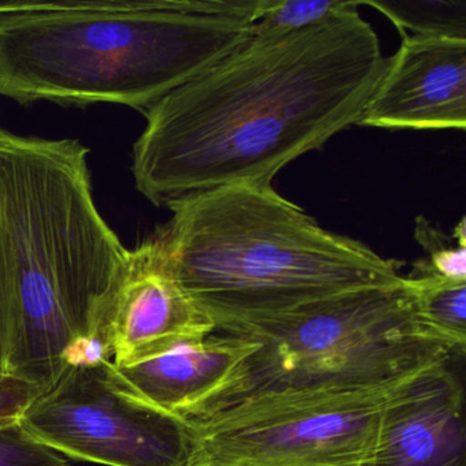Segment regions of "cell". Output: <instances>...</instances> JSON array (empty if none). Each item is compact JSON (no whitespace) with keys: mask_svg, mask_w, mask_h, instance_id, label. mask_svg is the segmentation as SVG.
<instances>
[{"mask_svg":"<svg viewBox=\"0 0 466 466\" xmlns=\"http://www.w3.org/2000/svg\"><path fill=\"white\" fill-rule=\"evenodd\" d=\"M88 148L0 127V302L9 372L56 386L107 359L103 332L129 249L92 196Z\"/></svg>","mask_w":466,"mask_h":466,"instance_id":"obj_2","label":"cell"},{"mask_svg":"<svg viewBox=\"0 0 466 466\" xmlns=\"http://www.w3.org/2000/svg\"><path fill=\"white\" fill-rule=\"evenodd\" d=\"M0 466H70L69 460L29 438L20 425L0 431Z\"/></svg>","mask_w":466,"mask_h":466,"instance_id":"obj_16","label":"cell"},{"mask_svg":"<svg viewBox=\"0 0 466 466\" xmlns=\"http://www.w3.org/2000/svg\"><path fill=\"white\" fill-rule=\"evenodd\" d=\"M359 7L302 31L250 35L152 106L133 148L138 192L167 207L231 185H272L359 125L389 59Z\"/></svg>","mask_w":466,"mask_h":466,"instance_id":"obj_1","label":"cell"},{"mask_svg":"<svg viewBox=\"0 0 466 466\" xmlns=\"http://www.w3.org/2000/svg\"><path fill=\"white\" fill-rule=\"evenodd\" d=\"M47 390L15 373L0 372V431L17 425Z\"/></svg>","mask_w":466,"mask_h":466,"instance_id":"obj_17","label":"cell"},{"mask_svg":"<svg viewBox=\"0 0 466 466\" xmlns=\"http://www.w3.org/2000/svg\"><path fill=\"white\" fill-rule=\"evenodd\" d=\"M359 127L465 130L466 39L406 35L370 95Z\"/></svg>","mask_w":466,"mask_h":466,"instance_id":"obj_9","label":"cell"},{"mask_svg":"<svg viewBox=\"0 0 466 466\" xmlns=\"http://www.w3.org/2000/svg\"><path fill=\"white\" fill-rule=\"evenodd\" d=\"M463 409L449 361L425 368L384 406L367 466H466Z\"/></svg>","mask_w":466,"mask_h":466,"instance_id":"obj_10","label":"cell"},{"mask_svg":"<svg viewBox=\"0 0 466 466\" xmlns=\"http://www.w3.org/2000/svg\"><path fill=\"white\" fill-rule=\"evenodd\" d=\"M231 335L255 340L258 350L217 408L267 390L383 383L452 356L422 329L405 277L312 302Z\"/></svg>","mask_w":466,"mask_h":466,"instance_id":"obj_5","label":"cell"},{"mask_svg":"<svg viewBox=\"0 0 466 466\" xmlns=\"http://www.w3.org/2000/svg\"><path fill=\"white\" fill-rule=\"evenodd\" d=\"M258 343L239 335H209L159 356L114 365L127 386L152 405L192 421L214 410Z\"/></svg>","mask_w":466,"mask_h":466,"instance_id":"obj_11","label":"cell"},{"mask_svg":"<svg viewBox=\"0 0 466 466\" xmlns=\"http://www.w3.org/2000/svg\"><path fill=\"white\" fill-rule=\"evenodd\" d=\"M215 332L217 327L174 277L157 234L129 250L103 332L106 356L114 365L151 359Z\"/></svg>","mask_w":466,"mask_h":466,"instance_id":"obj_8","label":"cell"},{"mask_svg":"<svg viewBox=\"0 0 466 466\" xmlns=\"http://www.w3.org/2000/svg\"><path fill=\"white\" fill-rule=\"evenodd\" d=\"M0 372H9V332L0 302ZM10 373V372H9Z\"/></svg>","mask_w":466,"mask_h":466,"instance_id":"obj_18","label":"cell"},{"mask_svg":"<svg viewBox=\"0 0 466 466\" xmlns=\"http://www.w3.org/2000/svg\"><path fill=\"white\" fill-rule=\"evenodd\" d=\"M354 0H271L260 20L253 24L255 36H274L302 31L357 6Z\"/></svg>","mask_w":466,"mask_h":466,"instance_id":"obj_15","label":"cell"},{"mask_svg":"<svg viewBox=\"0 0 466 466\" xmlns=\"http://www.w3.org/2000/svg\"><path fill=\"white\" fill-rule=\"evenodd\" d=\"M414 239L427 252V258L413 263L409 275H435L454 282H466V226L460 220L451 236L435 228L424 217L414 225Z\"/></svg>","mask_w":466,"mask_h":466,"instance_id":"obj_14","label":"cell"},{"mask_svg":"<svg viewBox=\"0 0 466 466\" xmlns=\"http://www.w3.org/2000/svg\"><path fill=\"white\" fill-rule=\"evenodd\" d=\"M249 0L0 4V95L146 114L241 47Z\"/></svg>","mask_w":466,"mask_h":466,"instance_id":"obj_3","label":"cell"},{"mask_svg":"<svg viewBox=\"0 0 466 466\" xmlns=\"http://www.w3.org/2000/svg\"><path fill=\"white\" fill-rule=\"evenodd\" d=\"M422 329L452 354L466 345V282L435 275H408Z\"/></svg>","mask_w":466,"mask_h":466,"instance_id":"obj_12","label":"cell"},{"mask_svg":"<svg viewBox=\"0 0 466 466\" xmlns=\"http://www.w3.org/2000/svg\"><path fill=\"white\" fill-rule=\"evenodd\" d=\"M463 2H360V6H370L386 15L400 35H430L466 39L465 7Z\"/></svg>","mask_w":466,"mask_h":466,"instance_id":"obj_13","label":"cell"},{"mask_svg":"<svg viewBox=\"0 0 466 466\" xmlns=\"http://www.w3.org/2000/svg\"><path fill=\"white\" fill-rule=\"evenodd\" d=\"M67 460L105 466H193V431L133 391L110 360L75 365L18 422Z\"/></svg>","mask_w":466,"mask_h":466,"instance_id":"obj_7","label":"cell"},{"mask_svg":"<svg viewBox=\"0 0 466 466\" xmlns=\"http://www.w3.org/2000/svg\"><path fill=\"white\" fill-rule=\"evenodd\" d=\"M167 207L173 217L157 236L174 277L225 334L403 278V261L326 230L272 185H231Z\"/></svg>","mask_w":466,"mask_h":466,"instance_id":"obj_4","label":"cell"},{"mask_svg":"<svg viewBox=\"0 0 466 466\" xmlns=\"http://www.w3.org/2000/svg\"><path fill=\"white\" fill-rule=\"evenodd\" d=\"M424 370L383 383L289 387L230 400L189 421L193 466H367L384 406Z\"/></svg>","mask_w":466,"mask_h":466,"instance_id":"obj_6","label":"cell"}]
</instances>
